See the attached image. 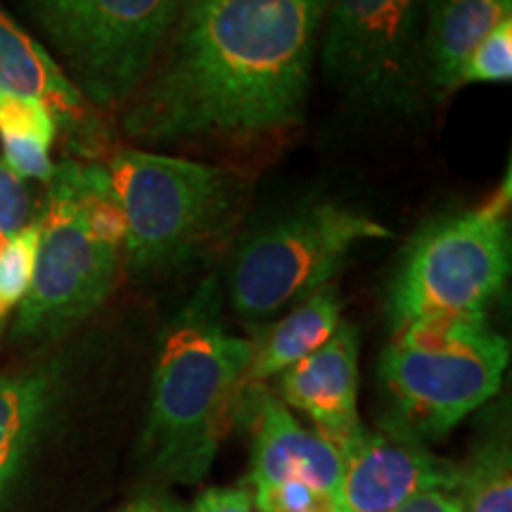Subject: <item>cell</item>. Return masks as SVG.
<instances>
[{
	"mask_svg": "<svg viewBox=\"0 0 512 512\" xmlns=\"http://www.w3.org/2000/svg\"><path fill=\"white\" fill-rule=\"evenodd\" d=\"M328 0H197L124 112L145 143L256 136L302 117Z\"/></svg>",
	"mask_w": 512,
	"mask_h": 512,
	"instance_id": "6da1fadb",
	"label": "cell"
},
{
	"mask_svg": "<svg viewBox=\"0 0 512 512\" xmlns=\"http://www.w3.org/2000/svg\"><path fill=\"white\" fill-rule=\"evenodd\" d=\"M252 339L223 328L216 280L192 292L166 323L152 375L143 456L157 477L197 484L238 418Z\"/></svg>",
	"mask_w": 512,
	"mask_h": 512,
	"instance_id": "7a4b0ae2",
	"label": "cell"
},
{
	"mask_svg": "<svg viewBox=\"0 0 512 512\" xmlns=\"http://www.w3.org/2000/svg\"><path fill=\"white\" fill-rule=\"evenodd\" d=\"M508 339L486 318L420 320L394 332L380 358L387 432L415 441L446 437L498 394Z\"/></svg>",
	"mask_w": 512,
	"mask_h": 512,
	"instance_id": "3957f363",
	"label": "cell"
},
{
	"mask_svg": "<svg viewBox=\"0 0 512 512\" xmlns=\"http://www.w3.org/2000/svg\"><path fill=\"white\" fill-rule=\"evenodd\" d=\"M510 181L489 202L427 223L408 242L387 292L394 332L420 320L486 318L508 283Z\"/></svg>",
	"mask_w": 512,
	"mask_h": 512,
	"instance_id": "277c9868",
	"label": "cell"
},
{
	"mask_svg": "<svg viewBox=\"0 0 512 512\" xmlns=\"http://www.w3.org/2000/svg\"><path fill=\"white\" fill-rule=\"evenodd\" d=\"M105 169L124 211L126 266L138 275L188 264L238 207V178L216 166L124 150Z\"/></svg>",
	"mask_w": 512,
	"mask_h": 512,
	"instance_id": "5b68a950",
	"label": "cell"
},
{
	"mask_svg": "<svg viewBox=\"0 0 512 512\" xmlns=\"http://www.w3.org/2000/svg\"><path fill=\"white\" fill-rule=\"evenodd\" d=\"M88 105L119 110L155 67L178 0H19Z\"/></svg>",
	"mask_w": 512,
	"mask_h": 512,
	"instance_id": "8992f818",
	"label": "cell"
},
{
	"mask_svg": "<svg viewBox=\"0 0 512 512\" xmlns=\"http://www.w3.org/2000/svg\"><path fill=\"white\" fill-rule=\"evenodd\" d=\"M41 242L31 287L15 313L19 342H46L83 323L117 283L124 247L91 221L81 197V164L62 162L38 214Z\"/></svg>",
	"mask_w": 512,
	"mask_h": 512,
	"instance_id": "52a82bcc",
	"label": "cell"
},
{
	"mask_svg": "<svg viewBox=\"0 0 512 512\" xmlns=\"http://www.w3.org/2000/svg\"><path fill=\"white\" fill-rule=\"evenodd\" d=\"M392 230L335 202L306 204L266 223L242 242L230 268V302L249 320L302 302L344 264L356 245L384 240Z\"/></svg>",
	"mask_w": 512,
	"mask_h": 512,
	"instance_id": "ba28073f",
	"label": "cell"
},
{
	"mask_svg": "<svg viewBox=\"0 0 512 512\" xmlns=\"http://www.w3.org/2000/svg\"><path fill=\"white\" fill-rule=\"evenodd\" d=\"M432 0H328L323 72L344 98L375 112H411L430 88L425 24Z\"/></svg>",
	"mask_w": 512,
	"mask_h": 512,
	"instance_id": "9c48e42d",
	"label": "cell"
},
{
	"mask_svg": "<svg viewBox=\"0 0 512 512\" xmlns=\"http://www.w3.org/2000/svg\"><path fill=\"white\" fill-rule=\"evenodd\" d=\"M342 453L335 512H389L425 491H456L460 465L427 451L422 441L361 427Z\"/></svg>",
	"mask_w": 512,
	"mask_h": 512,
	"instance_id": "30bf717a",
	"label": "cell"
},
{
	"mask_svg": "<svg viewBox=\"0 0 512 512\" xmlns=\"http://www.w3.org/2000/svg\"><path fill=\"white\" fill-rule=\"evenodd\" d=\"M358 349L356 325L342 320L323 347L280 375L285 406L309 415L316 432L337 451L363 427L358 418Z\"/></svg>",
	"mask_w": 512,
	"mask_h": 512,
	"instance_id": "8fae6325",
	"label": "cell"
},
{
	"mask_svg": "<svg viewBox=\"0 0 512 512\" xmlns=\"http://www.w3.org/2000/svg\"><path fill=\"white\" fill-rule=\"evenodd\" d=\"M254 403V453L249 482L271 486L302 482L335 498L342 479V453L318 432L306 430L283 401L264 394L259 387Z\"/></svg>",
	"mask_w": 512,
	"mask_h": 512,
	"instance_id": "7c38bea8",
	"label": "cell"
},
{
	"mask_svg": "<svg viewBox=\"0 0 512 512\" xmlns=\"http://www.w3.org/2000/svg\"><path fill=\"white\" fill-rule=\"evenodd\" d=\"M0 93L29 95L46 102L57 126L83 131L88 102L64 76L46 46L0 5Z\"/></svg>",
	"mask_w": 512,
	"mask_h": 512,
	"instance_id": "4fadbf2b",
	"label": "cell"
},
{
	"mask_svg": "<svg viewBox=\"0 0 512 512\" xmlns=\"http://www.w3.org/2000/svg\"><path fill=\"white\" fill-rule=\"evenodd\" d=\"M505 19H512V0H432L425 24L432 91H456L470 55Z\"/></svg>",
	"mask_w": 512,
	"mask_h": 512,
	"instance_id": "5bb4252c",
	"label": "cell"
},
{
	"mask_svg": "<svg viewBox=\"0 0 512 512\" xmlns=\"http://www.w3.org/2000/svg\"><path fill=\"white\" fill-rule=\"evenodd\" d=\"M342 323V299L332 285H325L297 304L290 316L273 325L259 342H252V358L242 389L261 387L275 375L323 347Z\"/></svg>",
	"mask_w": 512,
	"mask_h": 512,
	"instance_id": "9a60e30c",
	"label": "cell"
},
{
	"mask_svg": "<svg viewBox=\"0 0 512 512\" xmlns=\"http://www.w3.org/2000/svg\"><path fill=\"white\" fill-rule=\"evenodd\" d=\"M55 399L50 368L0 377V491L19 470Z\"/></svg>",
	"mask_w": 512,
	"mask_h": 512,
	"instance_id": "2e32d148",
	"label": "cell"
},
{
	"mask_svg": "<svg viewBox=\"0 0 512 512\" xmlns=\"http://www.w3.org/2000/svg\"><path fill=\"white\" fill-rule=\"evenodd\" d=\"M458 501L463 512H512V465L503 441H486L460 465Z\"/></svg>",
	"mask_w": 512,
	"mask_h": 512,
	"instance_id": "e0dca14e",
	"label": "cell"
},
{
	"mask_svg": "<svg viewBox=\"0 0 512 512\" xmlns=\"http://www.w3.org/2000/svg\"><path fill=\"white\" fill-rule=\"evenodd\" d=\"M38 242H41V221L34 219L15 238L0 245V332L27 297L36 268Z\"/></svg>",
	"mask_w": 512,
	"mask_h": 512,
	"instance_id": "ac0fdd59",
	"label": "cell"
},
{
	"mask_svg": "<svg viewBox=\"0 0 512 512\" xmlns=\"http://www.w3.org/2000/svg\"><path fill=\"white\" fill-rule=\"evenodd\" d=\"M57 131L60 126L46 102L29 95L0 93V143H43L53 147Z\"/></svg>",
	"mask_w": 512,
	"mask_h": 512,
	"instance_id": "d6986e66",
	"label": "cell"
},
{
	"mask_svg": "<svg viewBox=\"0 0 512 512\" xmlns=\"http://www.w3.org/2000/svg\"><path fill=\"white\" fill-rule=\"evenodd\" d=\"M512 76V19L491 31L470 55L460 74L458 88L470 83H503Z\"/></svg>",
	"mask_w": 512,
	"mask_h": 512,
	"instance_id": "ffe728a7",
	"label": "cell"
},
{
	"mask_svg": "<svg viewBox=\"0 0 512 512\" xmlns=\"http://www.w3.org/2000/svg\"><path fill=\"white\" fill-rule=\"evenodd\" d=\"M252 498L259 512H335V498L302 482L256 486Z\"/></svg>",
	"mask_w": 512,
	"mask_h": 512,
	"instance_id": "44dd1931",
	"label": "cell"
},
{
	"mask_svg": "<svg viewBox=\"0 0 512 512\" xmlns=\"http://www.w3.org/2000/svg\"><path fill=\"white\" fill-rule=\"evenodd\" d=\"M31 223V195L24 178H19L0 159V245Z\"/></svg>",
	"mask_w": 512,
	"mask_h": 512,
	"instance_id": "7402d4cb",
	"label": "cell"
},
{
	"mask_svg": "<svg viewBox=\"0 0 512 512\" xmlns=\"http://www.w3.org/2000/svg\"><path fill=\"white\" fill-rule=\"evenodd\" d=\"M188 512H259L245 489H209Z\"/></svg>",
	"mask_w": 512,
	"mask_h": 512,
	"instance_id": "603a6c76",
	"label": "cell"
},
{
	"mask_svg": "<svg viewBox=\"0 0 512 512\" xmlns=\"http://www.w3.org/2000/svg\"><path fill=\"white\" fill-rule=\"evenodd\" d=\"M389 512H463V505H460L458 496L448 494V491H425V494L408 498Z\"/></svg>",
	"mask_w": 512,
	"mask_h": 512,
	"instance_id": "cb8c5ba5",
	"label": "cell"
},
{
	"mask_svg": "<svg viewBox=\"0 0 512 512\" xmlns=\"http://www.w3.org/2000/svg\"><path fill=\"white\" fill-rule=\"evenodd\" d=\"M119 512H178L176 505L166 501L164 496H140L133 503H128L126 508Z\"/></svg>",
	"mask_w": 512,
	"mask_h": 512,
	"instance_id": "d4e9b609",
	"label": "cell"
},
{
	"mask_svg": "<svg viewBox=\"0 0 512 512\" xmlns=\"http://www.w3.org/2000/svg\"><path fill=\"white\" fill-rule=\"evenodd\" d=\"M192 3H197V0H178V12H181L183 8H188V5H192Z\"/></svg>",
	"mask_w": 512,
	"mask_h": 512,
	"instance_id": "484cf974",
	"label": "cell"
}]
</instances>
